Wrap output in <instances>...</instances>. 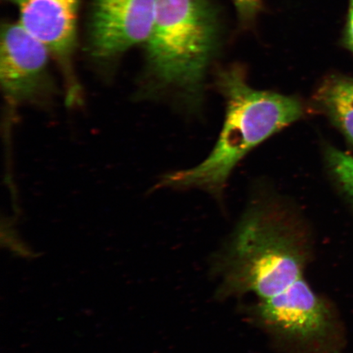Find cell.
Wrapping results in <instances>:
<instances>
[{
	"instance_id": "6da1fadb",
	"label": "cell",
	"mask_w": 353,
	"mask_h": 353,
	"mask_svg": "<svg viewBox=\"0 0 353 353\" xmlns=\"http://www.w3.org/2000/svg\"><path fill=\"white\" fill-rule=\"evenodd\" d=\"M313 252L312 230L298 206L275 194L259 193L212 257L216 299L272 297L304 277Z\"/></svg>"
},
{
	"instance_id": "7a4b0ae2",
	"label": "cell",
	"mask_w": 353,
	"mask_h": 353,
	"mask_svg": "<svg viewBox=\"0 0 353 353\" xmlns=\"http://www.w3.org/2000/svg\"><path fill=\"white\" fill-rule=\"evenodd\" d=\"M214 82L226 107L214 148L200 164L165 175L160 185L201 190L221 201L229 178L243 159L272 136L302 120L309 109L298 97L256 90L241 65L219 70Z\"/></svg>"
},
{
	"instance_id": "3957f363",
	"label": "cell",
	"mask_w": 353,
	"mask_h": 353,
	"mask_svg": "<svg viewBox=\"0 0 353 353\" xmlns=\"http://www.w3.org/2000/svg\"><path fill=\"white\" fill-rule=\"evenodd\" d=\"M216 34L205 0H157L145 43L151 92L171 97L190 112L201 110Z\"/></svg>"
},
{
	"instance_id": "277c9868",
	"label": "cell",
	"mask_w": 353,
	"mask_h": 353,
	"mask_svg": "<svg viewBox=\"0 0 353 353\" xmlns=\"http://www.w3.org/2000/svg\"><path fill=\"white\" fill-rule=\"evenodd\" d=\"M246 315L279 353H339L341 332L332 306L303 277L258 299Z\"/></svg>"
},
{
	"instance_id": "5b68a950",
	"label": "cell",
	"mask_w": 353,
	"mask_h": 353,
	"mask_svg": "<svg viewBox=\"0 0 353 353\" xmlns=\"http://www.w3.org/2000/svg\"><path fill=\"white\" fill-rule=\"evenodd\" d=\"M50 52L20 22L6 23L0 38V81L8 103L46 105L56 86L48 72Z\"/></svg>"
},
{
	"instance_id": "8992f818",
	"label": "cell",
	"mask_w": 353,
	"mask_h": 353,
	"mask_svg": "<svg viewBox=\"0 0 353 353\" xmlns=\"http://www.w3.org/2000/svg\"><path fill=\"white\" fill-rule=\"evenodd\" d=\"M157 0H94L88 39L92 56L114 59L147 42Z\"/></svg>"
},
{
	"instance_id": "52a82bcc",
	"label": "cell",
	"mask_w": 353,
	"mask_h": 353,
	"mask_svg": "<svg viewBox=\"0 0 353 353\" xmlns=\"http://www.w3.org/2000/svg\"><path fill=\"white\" fill-rule=\"evenodd\" d=\"M79 0H25L20 7V23L46 46L63 70L66 103L81 100V85L72 70L77 46Z\"/></svg>"
},
{
	"instance_id": "ba28073f",
	"label": "cell",
	"mask_w": 353,
	"mask_h": 353,
	"mask_svg": "<svg viewBox=\"0 0 353 353\" xmlns=\"http://www.w3.org/2000/svg\"><path fill=\"white\" fill-rule=\"evenodd\" d=\"M312 108L327 117L353 145V79L332 74L316 88Z\"/></svg>"
},
{
	"instance_id": "9c48e42d",
	"label": "cell",
	"mask_w": 353,
	"mask_h": 353,
	"mask_svg": "<svg viewBox=\"0 0 353 353\" xmlns=\"http://www.w3.org/2000/svg\"><path fill=\"white\" fill-rule=\"evenodd\" d=\"M325 159L334 179L353 202V157L328 147L325 149Z\"/></svg>"
},
{
	"instance_id": "30bf717a",
	"label": "cell",
	"mask_w": 353,
	"mask_h": 353,
	"mask_svg": "<svg viewBox=\"0 0 353 353\" xmlns=\"http://www.w3.org/2000/svg\"><path fill=\"white\" fill-rule=\"evenodd\" d=\"M232 1L243 21L252 20L261 6L260 0H232Z\"/></svg>"
},
{
	"instance_id": "8fae6325",
	"label": "cell",
	"mask_w": 353,
	"mask_h": 353,
	"mask_svg": "<svg viewBox=\"0 0 353 353\" xmlns=\"http://www.w3.org/2000/svg\"><path fill=\"white\" fill-rule=\"evenodd\" d=\"M350 2L344 43L348 50L353 52V0H350Z\"/></svg>"
},
{
	"instance_id": "7c38bea8",
	"label": "cell",
	"mask_w": 353,
	"mask_h": 353,
	"mask_svg": "<svg viewBox=\"0 0 353 353\" xmlns=\"http://www.w3.org/2000/svg\"><path fill=\"white\" fill-rule=\"evenodd\" d=\"M12 3L17 4V6H20L22 3L25 1V0H11Z\"/></svg>"
}]
</instances>
